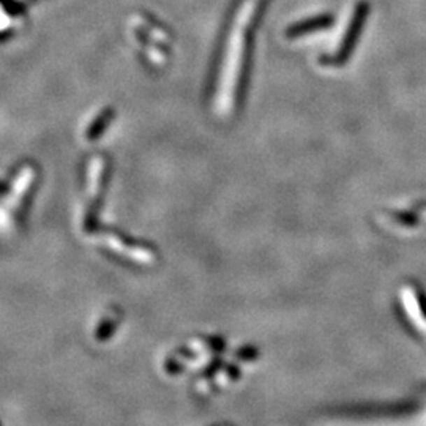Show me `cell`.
Instances as JSON below:
<instances>
[{"label": "cell", "instance_id": "1", "mask_svg": "<svg viewBox=\"0 0 426 426\" xmlns=\"http://www.w3.org/2000/svg\"><path fill=\"white\" fill-rule=\"evenodd\" d=\"M367 16V5H359V8H357L354 17H352L350 27L348 30V34H346V38L341 43V48H339V51L335 54V57H332V64L338 65L343 64L348 57L352 46H354V43L357 40V35H359V30L362 29L363 20H365Z\"/></svg>", "mask_w": 426, "mask_h": 426}, {"label": "cell", "instance_id": "2", "mask_svg": "<svg viewBox=\"0 0 426 426\" xmlns=\"http://www.w3.org/2000/svg\"><path fill=\"white\" fill-rule=\"evenodd\" d=\"M330 24H332V20H330L329 16H324V17H316V20H311V21L301 22V24H297V26L291 27V29H289L287 35H289V36H300V35H305V34L314 32V30H318V29L329 27Z\"/></svg>", "mask_w": 426, "mask_h": 426}, {"label": "cell", "instance_id": "3", "mask_svg": "<svg viewBox=\"0 0 426 426\" xmlns=\"http://www.w3.org/2000/svg\"><path fill=\"white\" fill-rule=\"evenodd\" d=\"M109 119H111V111H106V113H103L100 117H98V119L94 122V125L87 129V138L97 139L98 136L101 134L103 128L109 123Z\"/></svg>", "mask_w": 426, "mask_h": 426}]
</instances>
